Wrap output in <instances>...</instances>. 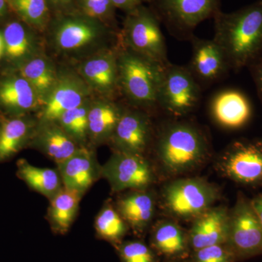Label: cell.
I'll use <instances>...</instances> for the list:
<instances>
[{"label": "cell", "instance_id": "8fae6325", "mask_svg": "<svg viewBox=\"0 0 262 262\" xmlns=\"http://www.w3.org/2000/svg\"><path fill=\"white\" fill-rule=\"evenodd\" d=\"M155 130L150 115L141 108H124L113 137L117 151L144 155L154 141Z\"/></svg>", "mask_w": 262, "mask_h": 262}, {"label": "cell", "instance_id": "ba28073f", "mask_svg": "<svg viewBox=\"0 0 262 262\" xmlns=\"http://www.w3.org/2000/svg\"><path fill=\"white\" fill-rule=\"evenodd\" d=\"M216 168L222 177L241 185H262V141H234L221 153Z\"/></svg>", "mask_w": 262, "mask_h": 262}, {"label": "cell", "instance_id": "836d02e7", "mask_svg": "<svg viewBox=\"0 0 262 262\" xmlns=\"http://www.w3.org/2000/svg\"><path fill=\"white\" fill-rule=\"evenodd\" d=\"M115 8L111 0H82V9L90 18L113 20Z\"/></svg>", "mask_w": 262, "mask_h": 262}, {"label": "cell", "instance_id": "74e56055", "mask_svg": "<svg viewBox=\"0 0 262 262\" xmlns=\"http://www.w3.org/2000/svg\"><path fill=\"white\" fill-rule=\"evenodd\" d=\"M7 10L6 0H0V18L5 15Z\"/></svg>", "mask_w": 262, "mask_h": 262}, {"label": "cell", "instance_id": "277c9868", "mask_svg": "<svg viewBox=\"0 0 262 262\" xmlns=\"http://www.w3.org/2000/svg\"><path fill=\"white\" fill-rule=\"evenodd\" d=\"M220 192L203 178H179L167 183L160 195L162 209L172 220L193 221L213 206Z\"/></svg>", "mask_w": 262, "mask_h": 262}, {"label": "cell", "instance_id": "f35d334b", "mask_svg": "<svg viewBox=\"0 0 262 262\" xmlns=\"http://www.w3.org/2000/svg\"><path fill=\"white\" fill-rule=\"evenodd\" d=\"M5 52V46L4 37L2 34H0V59H1L2 56H3Z\"/></svg>", "mask_w": 262, "mask_h": 262}, {"label": "cell", "instance_id": "d6986e66", "mask_svg": "<svg viewBox=\"0 0 262 262\" xmlns=\"http://www.w3.org/2000/svg\"><path fill=\"white\" fill-rule=\"evenodd\" d=\"M58 172L63 187L83 194L96 180L97 168L92 153L84 147L58 164Z\"/></svg>", "mask_w": 262, "mask_h": 262}, {"label": "cell", "instance_id": "7a4b0ae2", "mask_svg": "<svg viewBox=\"0 0 262 262\" xmlns=\"http://www.w3.org/2000/svg\"><path fill=\"white\" fill-rule=\"evenodd\" d=\"M214 37L229 66L238 71L262 56V0L241 9L213 17Z\"/></svg>", "mask_w": 262, "mask_h": 262}, {"label": "cell", "instance_id": "e0dca14e", "mask_svg": "<svg viewBox=\"0 0 262 262\" xmlns=\"http://www.w3.org/2000/svg\"><path fill=\"white\" fill-rule=\"evenodd\" d=\"M210 110L214 121L229 130L244 127L252 117L249 100L244 93L237 90H225L215 95Z\"/></svg>", "mask_w": 262, "mask_h": 262}, {"label": "cell", "instance_id": "d6a6232c", "mask_svg": "<svg viewBox=\"0 0 262 262\" xmlns=\"http://www.w3.org/2000/svg\"><path fill=\"white\" fill-rule=\"evenodd\" d=\"M237 258L227 244L214 245L192 251L189 262H236Z\"/></svg>", "mask_w": 262, "mask_h": 262}, {"label": "cell", "instance_id": "5bb4252c", "mask_svg": "<svg viewBox=\"0 0 262 262\" xmlns=\"http://www.w3.org/2000/svg\"><path fill=\"white\" fill-rule=\"evenodd\" d=\"M190 42L192 53L187 67L202 88L216 82L230 70L223 52L213 39L194 36Z\"/></svg>", "mask_w": 262, "mask_h": 262}, {"label": "cell", "instance_id": "4316f807", "mask_svg": "<svg viewBox=\"0 0 262 262\" xmlns=\"http://www.w3.org/2000/svg\"><path fill=\"white\" fill-rule=\"evenodd\" d=\"M95 226L101 238L110 241L115 246L122 242L128 227L117 210L110 205L105 206L100 212Z\"/></svg>", "mask_w": 262, "mask_h": 262}, {"label": "cell", "instance_id": "83f0119b", "mask_svg": "<svg viewBox=\"0 0 262 262\" xmlns=\"http://www.w3.org/2000/svg\"><path fill=\"white\" fill-rule=\"evenodd\" d=\"M87 101L78 107L66 112L56 122L76 142H82L89 136V113Z\"/></svg>", "mask_w": 262, "mask_h": 262}, {"label": "cell", "instance_id": "6da1fadb", "mask_svg": "<svg viewBox=\"0 0 262 262\" xmlns=\"http://www.w3.org/2000/svg\"><path fill=\"white\" fill-rule=\"evenodd\" d=\"M178 119L164 122L155 130L152 144L160 168L169 177L194 171L211 151L209 139L201 127Z\"/></svg>", "mask_w": 262, "mask_h": 262}, {"label": "cell", "instance_id": "603a6c76", "mask_svg": "<svg viewBox=\"0 0 262 262\" xmlns=\"http://www.w3.org/2000/svg\"><path fill=\"white\" fill-rule=\"evenodd\" d=\"M39 96L23 77H13L0 82V103L5 107L27 111L37 106Z\"/></svg>", "mask_w": 262, "mask_h": 262}, {"label": "cell", "instance_id": "8992f818", "mask_svg": "<svg viewBox=\"0 0 262 262\" xmlns=\"http://www.w3.org/2000/svg\"><path fill=\"white\" fill-rule=\"evenodd\" d=\"M160 24L149 8L141 5L127 13L121 34L122 46L151 61L167 64L170 61Z\"/></svg>", "mask_w": 262, "mask_h": 262}, {"label": "cell", "instance_id": "60d3db41", "mask_svg": "<svg viewBox=\"0 0 262 262\" xmlns=\"http://www.w3.org/2000/svg\"><path fill=\"white\" fill-rule=\"evenodd\" d=\"M168 262H185L183 261V260H169Z\"/></svg>", "mask_w": 262, "mask_h": 262}, {"label": "cell", "instance_id": "ab89813d", "mask_svg": "<svg viewBox=\"0 0 262 262\" xmlns=\"http://www.w3.org/2000/svg\"><path fill=\"white\" fill-rule=\"evenodd\" d=\"M53 4L56 5H63L70 3V0H50Z\"/></svg>", "mask_w": 262, "mask_h": 262}, {"label": "cell", "instance_id": "9c48e42d", "mask_svg": "<svg viewBox=\"0 0 262 262\" xmlns=\"http://www.w3.org/2000/svg\"><path fill=\"white\" fill-rule=\"evenodd\" d=\"M227 246L237 261L262 255V225L251 200L239 193L229 213Z\"/></svg>", "mask_w": 262, "mask_h": 262}, {"label": "cell", "instance_id": "d4e9b609", "mask_svg": "<svg viewBox=\"0 0 262 262\" xmlns=\"http://www.w3.org/2000/svg\"><path fill=\"white\" fill-rule=\"evenodd\" d=\"M80 193L63 187L51 200L49 218L52 229L56 233H67L75 220L81 199Z\"/></svg>", "mask_w": 262, "mask_h": 262}, {"label": "cell", "instance_id": "7c38bea8", "mask_svg": "<svg viewBox=\"0 0 262 262\" xmlns=\"http://www.w3.org/2000/svg\"><path fill=\"white\" fill-rule=\"evenodd\" d=\"M89 93V86L82 77L72 74L58 77L44 99L43 122H56L66 112L83 104Z\"/></svg>", "mask_w": 262, "mask_h": 262}, {"label": "cell", "instance_id": "cb8c5ba5", "mask_svg": "<svg viewBox=\"0 0 262 262\" xmlns=\"http://www.w3.org/2000/svg\"><path fill=\"white\" fill-rule=\"evenodd\" d=\"M18 175L34 190L51 200L63 188L58 170L38 168L25 160H20L18 162Z\"/></svg>", "mask_w": 262, "mask_h": 262}, {"label": "cell", "instance_id": "9a60e30c", "mask_svg": "<svg viewBox=\"0 0 262 262\" xmlns=\"http://www.w3.org/2000/svg\"><path fill=\"white\" fill-rule=\"evenodd\" d=\"M229 213L225 206H213L194 219L188 230L191 251L227 244Z\"/></svg>", "mask_w": 262, "mask_h": 262}, {"label": "cell", "instance_id": "484cf974", "mask_svg": "<svg viewBox=\"0 0 262 262\" xmlns=\"http://www.w3.org/2000/svg\"><path fill=\"white\" fill-rule=\"evenodd\" d=\"M20 74L32 84L39 98L47 96L58 78L51 62L42 57L26 62L20 67Z\"/></svg>", "mask_w": 262, "mask_h": 262}, {"label": "cell", "instance_id": "ffe728a7", "mask_svg": "<svg viewBox=\"0 0 262 262\" xmlns=\"http://www.w3.org/2000/svg\"><path fill=\"white\" fill-rule=\"evenodd\" d=\"M156 202L151 193L134 190L117 202V210L127 226L141 233L149 227L155 216Z\"/></svg>", "mask_w": 262, "mask_h": 262}, {"label": "cell", "instance_id": "8d00e7d4", "mask_svg": "<svg viewBox=\"0 0 262 262\" xmlns=\"http://www.w3.org/2000/svg\"><path fill=\"white\" fill-rule=\"evenodd\" d=\"M253 208L256 211V214L258 215V218L261 221L262 225V194L256 196L254 199L251 200Z\"/></svg>", "mask_w": 262, "mask_h": 262}, {"label": "cell", "instance_id": "e575fe53", "mask_svg": "<svg viewBox=\"0 0 262 262\" xmlns=\"http://www.w3.org/2000/svg\"><path fill=\"white\" fill-rule=\"evenodd\" d=\"M248 69L256 85L258 98L262 103V56L253 61Z\"/></svg>", "mask_w": 262, "mask_h": 262}, {"label": "cell", "instance_id": "2e32d148", "mask_svg": "<svg viewBox=\"0 0 262 262\" xmlns=\"http://www.w3.org/2000/svg\"><path fill=\"white\" fill-rule=\"evenodd\" d=\"M81 77L90 88L106 96L120 91L117 50H103L80 66Z\"/></svg>", "mask_w": 262, "mask_h": 262}, {"label": "cell", "instance_id": "ac0fdd59", "mask_svg": "<svg viewBox=\"0 0 262 262\" xmlns=\"http://www.w3.org/2000/svg\"><path fill=\"white\" fill-rule=\"evenodd\" d=\"M150 247L168 260H184L190 253L188 231L174 220H160L155 224L150 237Z\"/></svg>", "mask_w": 262, "mask_h": 262}, {"label": "cell", "instance_id": "7402d4cb", "mask_svg": "<svg viewBox=\"0 0 262 262\" xmlns=\"http://www.w3.org/2000/svg\"><path fill=\"white\" fill-rule=\"evenodd\" d=\"M124 108L112 101H99L90 106L89 136L96 142L111 139Z\"/></svg>", "mask_w": 262, "mask_h": 262}, {"label": "cell", "instance_id": "52a82bcc", "mask_svg": "<svg viewBox=\"0 0 262 262\" xmlns=\"http://www.w3.org/2000/svg\"><path fill=\"white\" fill-rule=\"evenodd\" d=\"M202 87L187 67L164 65L159 93L158 107L171 117L181 118L195 110L201 99Z\"/></svg>", "mask_w": 262, "mask_h": 262}, {"label": "cell", "instance_id": "44dd1931", "mask_svg": "<svg viewBox=\"0 0 262 262\" xmlns=\"http://www.w3.org/2000/svg\"><path fill=\"white\" fill-rule=\"evenodd\" d=\"M37 141L40 149L57 165L70 158L80 148L77 142L55 122H44Z\"/></svg>", "mask_w": 262, "mask_h": 262}, {"label": "cell", "instance_id": "d590c367", "mask_svg": "<svg viewBox=\"0 0 262 262\" xmlns=\"http://www.w3.org/2000/svg\"><path fill=\"white\" fill-rule=\"evenodd\" d=\"M111 2L115 8L129 13L143 5L144 3H147L148 0H111Z\"/></svg>", "mask_w": 262, "mask_h": 262}, {"label": "cell", "instance_id": "30bf717a", "mask_svg": "<svg viewBox=\"0 0 262 262\" xmlns=\"http://www.w3.org/2000/svg\"><path fill=\"white\" fill-rule=\"evenodd\" d=\"M114 192L145 190L155 181L154 169L144 155L115 151L101 168Z\"/></svg>", "mask_w": 262, "mask_h": 262}, {"label": "cell", "instance_id": "f546056e", "mask_svg": "<svg viewBox=\"0 0 262 262\" xmlns=\"http://www.w3.org/2000/svg\"><path fill=\"white\" fill-rule=\"evenodd\" d=\"M3 37L5 53L12 59L23 58L32 50V39L24 26L18 22L8 24L5 27Z\"/></svg>", "mask_w": 262, "mask_h": 262}, {"label": "cell", "instance_id": "4dcf8cb0", "mask_svg": "<svg viewBox=\"0 0 262 262\" xmlns=\"http://www.w3.org/2000/svg\"><path fill=\"white\" fill-rule=\"evenodd\" d=\"M15 9L24 20L41 29L47 23L49 10L46 0H12Z\"/></svg>", "mask_w": 262, "mask_h": 262}, {"label": "cell", "instance_id": "5b68a950", "mask_svg": "<svg viewBox=\"0 0 262 262\" xmlns=\"http://www.w3.org/2000/svg\"><path fill=\"white\" fill-rule=\"evenodd\" d=\"M149 8L170 35L190 41L196 27L215 16L222 0H148Z\"/></svg>", "mask_w": 262, "mask_h": 262}, {"label": "cell", "instance_id": "f1b7e54d", "mask_svg": "<svg viewBox=\"0 0 262 262\" xmlns=\"http://www.w3.org/2000/svg\"><path fill=\"white\" fill-rule=\"evenodd\" d=\"M29 130L27 122L20 119L10 120L0 131V160L17 152Z\"/></svg>", "mask_w": 262, "mask_h": 262}, {"label": "cell", "instance_id": "4fadbf2b", "mask_svg": "<svg viewBox=\"0 0 262 262\" xmlns=\"http://www.w3.org/2000/svg\"><path fill=\"white\" fill-rule=\"evenodd\" d=\"M106 34V29L91 19L70 18L58 24L52 40L58 51L76 53L102 42Z\"/></svg>", "mask_w": 262, "mask_h": 262}, {"label": "cell", "instance_id": "3957f363", "mask_svg": "<svg viewBox=\"0 0 262 262\" xmlns=\"http://www.w3.org/2000/svg\"><path fill=\"white\" fill-rule=\"evenodd\" d=\"M120 91L134 107L147 111L158 107L164 65L120 46L117 49Z\"/></svg>", "mask_w": 262, "mask_h": 262}, {"label": "cell", "instance_id": "1f68e13d", "mask_svg": "<svg viewBox=\"0 0 262 262\" xmlns=\"http://www.w3.org/2000/svg\"><path fill=\"white\" fill-rule=\"evenodd\" d=\"M121 262H158L152 248L141 241H125L117 244Z\"/></svg>", "mask_w": 262, "mask_h": 262}]
</instances>
